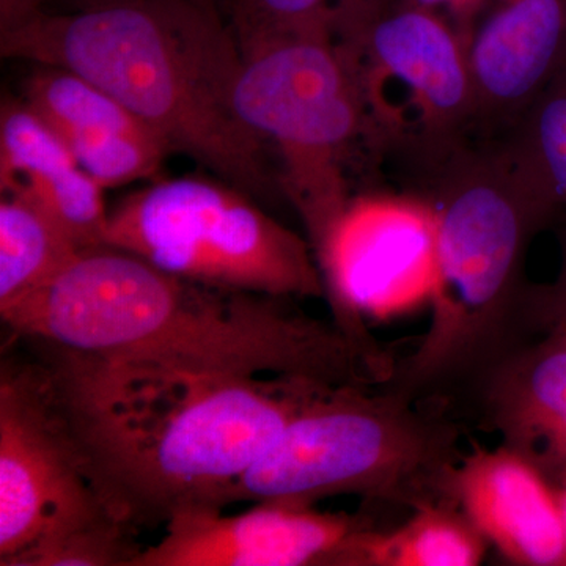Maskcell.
<instances>
[{
	"label": "cell",
	"instance_id": "cell-1",
	"mask_svg": "<svg viewBox=\"0 0 566 566\" xmlns=\"http://www.w3.org/2000/svg\"><path fill=\"white\" fill-rule=\"evenodd\" d=\"M31 342L85 474L136 528L229 506L232 488L286 423L333 387Z\"/></svg>",
	"mask_w": 566,
	"mask_h": 566
},
{
	"label": "cell",
	"instance_id": "cell-2",
	"mask_svg": "<svg viewBox=\"0 0 566 566\" xmlns=\"http://www.w3.org/2000/svg\"><path fill=\"white\" fill-rule=\"evenodd\" d=\"M292 301L188 281L99 245L0 315L21 337L73 352L333 387L378 386L334 322L308 316Z\"/></svg>",
	"mask_w": 566,
	"mask_h": 566
},
{
	"label": "cell",
	"instance_id": "cell-3",
	"mask_svg": "<svg viewBox=\"0 0 566 566\" xmlns=\"http://www.w3.org/2000/svg\"><path fill=\"white\" fill-rule=\"evenodd\" d=\"M3 57L80 74L172 153L249 196H273L268 144L234 106L241 46L214 0H129L43 13L0 36Z\"/></svg>",
	"mask_w": 566,
	"mask_h": 566
},
{
	"label": "cell",
	"instance_id": "cell-4",
	"mask_svg": "<svg viewBox=\"0 0 566 566\" xmlns=\"http://www.w3.org/2000/svg\"><path fill=\"white\" fill-rule=\"evenodd\" d=\"M428 175L424 197L438 230L430 326L378 387L452 415L480 376L535 337L527 252L560 211L536 197L495 147L465 145Z\"/></svg>",
	"mask_w": 566,
	"mask_h": 566
},
{
	"label": "cell",
	"instance_id": "cell-5",
	"mask_svg": "<svg viewBox=\"0 0 566 566\" xmlns=\"http://www.w3.org/2000/svg\"><path fill=\"white\" fill-rule=\"evenodd\" d=\"M461 438L444 409L381 387H326L238 480L229 505L359 495L416 510L442 501V480L464 455Z\"/></svg>",
	"mask_w": 566,
	"mask_h": 566
},
{
	"label": "cell",
	"instance_id": "cell-6",
	"mask_svg": "<svg viewBox=\"0 0 566 566\" xmlns=\"http://www.w3.org/2000/svg\"><path fill=\"white\" fill-rule=\"evenodd\" d=\"M237 36L234 106L277 151L279 185L315 252L353 199L346 167L367 132L359 88L331 29L329 10Z\"/></svg>",
	"mask_w": 566,
	"mask_h": 566
},
{
	"label": "cell",
	"instance_id": "cell-7",
	"mask_svg": "<svg viewBox=\"0 0 566 566\" xmlns=\"http://www.w3.org/2000/svg\"><path fill=\"white\" fill-rule=\"evenodd\" d=\"M331 29L363 102L365 145L431 172L476 126L468 40L408 0H335Z\"/></svg>",
	"mask_w": 566,
	"mask_h": 566
},
{
	"label": "cell",
	"instance_id": "cell-8",
	"mask_svg": "<svg viewBox=\"0 0 566 566\" xmlns=\"http://www.w3.org/2000/svg\"><path fill=\"white\" fill-rule=\"evenodd\" d=\"M106 245L216 289L326 297L311 241L219 178H170L129 193L109 211Z\"/></svg>",
	"mask_w": 566,
	"mask_h": 566
},
{
	"label": "cell",
	"instance_id": "cell-9",
	"mask_svg": "<svg viewBox=\"0 0 566 566\" xmlns=\"http://www.w3.org/2000/svg\"><path fill=\"white\" fill-rule=\"evenodd\" d=\"M333 322L364 357L378 386L397 359L368 329L367 318L403 314L430 303L438 273V230L427 197L353 196L315 249Z\"/></svg>",
	"mask_w": 566,
	"mask_h": 566
},
{
	"label": "cell",
	"instance_id": "cell-10",
	"mask_svg": "<svg viewBox=\"0 0 566 566\" xmlns=\"http://www.w3.org/2000/svg\"><path fill=\"white\" fill-rule=\"evenodd\" d=\"M114 520L120 517L107 509L85 474L40 364L3 360L0 566H18L33 551Z\"/></svg>",
	"mask_w": 566,
	"mask_h": 566
},
{
	"label": "cell",
	"instance_id": "cell-11",
	"mask_svg": "<svg viewBox=\"0 0 566 566\" xmlns=\"http://www.w3.org/2000/svg\"><path fill=\"white\" fill-rule=\"evenodd\" d=\"M370 526L363 515L275 502H256L237 515L189 510L174 516L133 566H335L346 542Z\"/></svg>",
	"mask_w": 566,
	"mask_h": 566
},
{
	"label": "cell",
	"instance_id": "cell-12",
	"mask_svg": "<svg viewBox=\"0 0 566 566\" xmlns=\"http://www.w3.org/2000/svg\"><path fill=\"white\" fill-rule=\"evenodd\" d=\"M464 409L554 488L566 483V333L528 338L476 379Z\"/></svg>",
	"mask_w": 566,
	"mask_h": 566
},
{
	"label": "cell",
	"instance_id": "cell-13",
	"mask_svg": "<svg viewBox=\"0 0 566 566\" xmlns=\"http://www.w3.org/2000/svg\"><path fill=\"white\" fill-rule=\"evenodd\" d=\"M441 499L457 506L510 564L566 566L557 490L504 446H474L442 480Z\"/></svg>",
	"mask_w": 566,
	"mask_h": 566
},
{
	"label": "cell",
	"instance_id": "cell-14",
	"mask_svg": "<svg viewBox=\"0 0 566 566\" xmlns=\"http://www.w3.org/2000/svg\"><path fill=\"white\" fill-rule=\"evenodd\" d=\"M35 66L22 102L57 134L85 174L107 189L158 172L172 150L125 104L73 71Z\"/></svg>",
	"mask_w": 566,
	"mask_h": 566
},
{
	"label": "cell",
	"instance_id": "cell-15",
	"mask_svg": "<svg viewBox=\"0 0 566 566\" xmlns=\"http://www.w3.org/2000/svg\"><path fill=\"white\" fill-rule=\"evenodd\" d=\"M476 126L505 128L566 57V0H494L469 36Z\"/></svg>",
	"mask_w": 566,
	"mask_h": 566
},
{
	"label": "cell",
	"instance_id": "cell-16",
	"mask_svg": "<svg viewBox=\"0 0 566 566\" xmlns=\"http://www.w3.org/2000/svg\"><path fill=\"white\" fill-rule=\"evenodd\" d=\"M103 191L28 104H2L0 192L31 199L85 251L106 245L109 210Z\"/></svg>",
	"mask_w": 566,
	"mask_h": 566
},
{
	"label": "cell",
	"instance_id": "cell-17",
	"mask_svg": "<svg viewBox=\"0 0 566 566\" xmlns=\"http://www.w3.org/2000/svg\"><path fill=\"white\" fill-rule=\"evenodd\" d=\"M488 545L460 509L431 502L416 509L395 531L370 526L356 532L335 566H476Z\"/></svg>",
	"mask_w": 566,
	"mask_h": 566
},
{
	"label": "cell",
	"instance_id": "cell-18",
	"mask_svg": "<svg viewBox=\"0 0 566 566\" xmlns=\"http://www.w3.org/2000/svg\"><path fill=\"white\" fill-rule=\"evenodd\" d=\"M82 252L43 208L17 192L0 200V314L50 285Z\"/></svg>",
	"mask_w": 566,
	"mask_h": 566
},
{
	"label": "cell",
	"instance_id": "cell-19",
	"mask_svg": "<svg viewBox=\"0 0 566 566\" xmlns=\"http://www.w3.org/2000/svg\"><path fill=\"white\" fill-rule=\"evenodd\" d=\"M497 148L543 202L566 208V57Z\"/></svg>",
	"mask_w": 566,
	"mask_h": 566
},
{
	"label": "cell",
	"instance_id": "cell-20",
	"mask_svg": "<svg viewBox=\"0 0 566 566\" xmlns=\"http://www.w3.org/2000/svg\"><path fill=\"white\" fill-rule=\"evenodd\" d=\"M335 0H234V32L293 24L326 13Z\"/></svg>",
	"mask_w": 566,
	"mask_h": 566
},
{
	"label": "cell",
	"instance_id": "cell-21",
	"mask_svg": "<svg viewBox=\"0 0 566 566\" xmlns=\"http://www.w3.org/2000/svg\"><path fill=\"white\" fill-rule=\"evenodd\" d=\"M560 268L556 279L549 283H531L528 290V315L532 329L538 335L549 329L566 333V223L558 230Z\"/></svg>",
	"mask_w": 566,
	"mask_h": 566
},
{
	"label": "cell",
	"instance_id": "cell-22",
	"mask_svg": "<svg viewBox=\"0 0 566 566\" xmlns=\"http://www.w3.org/2000/svg\"><path fill=\"white\" fill-rule=\"evenodd\" d=\"M424 9L436 10L453 22V25L463 33L469 43V36L483 17L486 3L490 0H408Z\"/></svg>",
	"mask_w": 566,
	"mask_h": 566
},
{
	"label": "cell",
	"instance_id": "cell-23",
	"mask_svg": "<svg viewBox=\"0 0 566 566\" xmlns=\"http://www.w3.org/2000/svg\"><path fill=\"white\" fill-rule=\"evenodd\" d=\"M48 0H0V36L24 28L46 13Z\"/></svg>",
	"mask_w": 566,
	"mask_h": 566
},
{
	"label": "cell",
	"instance_id": "cell-24",
	"mask_svg": "<svg viewBox=\"0 0 566 566\" xmlns=\"http://www.w3.org/2000/svg\"><path fill=\"white\" fill-rule=\"evenodd\" d=\"M66 11L96 9L112 3L129 2V0H65Z\"/></svg>",
	"mask_w": 566,
	"mask_h": 566
},
{
	"label": "cell",
	"instance_id": "cell-25",
	"mask_svg": "<svg viewBox=\"0 0 566 566\" xmlns=\"http://www.w3.org/2000/svg\"><path fill=\"white\" fill-rule=\"evenodd\" d=\"M558 504H560L562 517H564L565 535H566V483L564 486L557 488Z\"/></svg>",
	"mask_w": 566,
	"mask_h": 566
}]
</instances>
